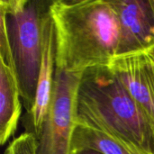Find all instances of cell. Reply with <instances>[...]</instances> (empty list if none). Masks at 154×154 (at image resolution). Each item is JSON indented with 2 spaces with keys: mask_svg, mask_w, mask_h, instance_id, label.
<instances>
[{
  "mask_svg": "<svg viewBox=\"0 0 154 154\" xmlns=\"http://www.w3.org/2000/svg\"><path fill=\"white\" fill-rule=\"evenodd\" d=\"M56 35V69L83 72L108 66L117 56L119 25L109 0L51 1Z\"/></svg>",
  "mask_w": 154,
  "mask_h": 154,
  "instance_id": "1",
  "label": "cell"
},
{
  "mask_svg": "<svg viewBox=\"0 0 154 154\" xmlns=\"http://www.w3.org/2000/svg\"><path fill=\"white\" fill-rule=\"evenodd\" d=\"M77 125L118 137L151 152L154 122L108 66L82 72L76 100Z\"/></svg>",
  "mask_w": 154,
  "mask_h": 154,
  "instance_id": "2",
  "label": "cell"
},
{
  "mask_svg": "<svg viewBox=\"0 0 154 154\" xmlns=\"http://www.w3.org/2000/svg\"><path fill=\"white\" fill-rule=\"evenodd\" d=\"M51 1L0 0V21L10 46L14 71L29 113L35 101L43 52V25Z\"/></svg>",
  "mask_w": 154,
  "mask_h": 154,
  "instance_id": "3",
  "label": "cell"
},
{
  "mask_svg": "<svg viewBox=\"0 0 154 154\" xmlns=\"http://www.w3.org/2000/svg\"><path fill=\"white\" fill-rule=\"evenodd\" d=\"M82 72L56 69L51 101L41 133L36 138L37 154H71L77 126L76 100Z\"/></svg>",
  "mask_w": 154,
  "mask_h": 154,
  "instance_id": "4",
  "label": "cell"
},
{
  "mask_svg": "<svg viewBox=\"0 0 154 154\" xmlns=\"http://www.w3.org/2000/svg\"><path fill=\"white\" fill-rule=\"evenodd\" d=\"M118 19L117 56L149 52L154 48V7L152 0L111 1Z\"/></svg>",
  "mask_w": 154,
  "mask_h": 154,
  "instance_id": "5",
  "label": "cell"
},
{
  "mask_svg": "<svg viewBox=\"0 0 154 154\" xmlns=\"http://www.w3.org/2000/svg\"><path fill=\"white\" fill-rule=\"evenodd\" d=\"M109 69L142 110L154 122V60L149 53L115 57Z\"/></svg>",
  "mask_w": 154,
  "mask_h": 154,
  "instance_id": "6",
  "label": "cell"
},
{
  "mask_svg": "<svg viewBox=\"0 0 154 154\" xmlns=\"http://www.w3.org/2000/svg\"><path fill=\"white\" fill-rule=\"evenodd\" d=\"M51 6V5H50ZM56 72V35L51 10L45 17L43 25V52L34 105L25 116L26 132L37 138L51 101Z\"/></svg>",
  "mask_w": 154,
  "mask_h": 154,
  "instance_id": "7",
  "label": "cell"
},
{
  "mask_svg": "<svg viewBox=\"0 0 154 154\" xmlns=\"http://www.w3.org/2000/svg\"><path fill=\"white\" fill-rule=\"evenodd\" d=\"M21 93L14 71L0 60V143L14 134L22 112Z\"/></svg>",
  "mask_w": 154,
  "mask_h": 154,
  "instance_id": "8",
  "label": "cell"
},
{
  "mask_svg": "<svg viewBox=\"0 0 154 154\" xmlns=\"http://www.w3.org/2000/svg\"><path fill=\"white\" fill-rule=\"evenodd\" d=\"M88 148L105 154H152L118 137L77 125L72 139V150Z\"/></svg>",
  "mask_w": 154,
  "mask_h": 154,
  "instance_id": "9",
  "label": "cell"
},
{
  "mask_svg": "<svg viewBox=\"0 0 154 154\" xmlns=\"http://www.w3.org/2000/svg\"><path fill=\"white\" fill-rule=\"evenodd\" d=\"M5 154H37L36 137L28 132L22 134L10 143Z\"/></svg>",
  "mask_w": 154,
  "mask_h": 154,
  "instance_id": "10",
  "label": "cell"
},
{
  "mask_svg": "<svg viewBox=\"0 0 154 154\" xmlns=\"http://www.w3.org/2000/svg\"><path fill=\"white\" fill-rule=\"evenodd\" d=\"M71 154H105L99 151L94 150V149H88V148H82V149H77L72 150Z\"/></svg>",
  "mask_w": 154,
  "mask_h": 154,
  "instance_id": "11",
  "label": "cell"
},
{
  "mask_svg": "<svg viewBox=\"0 0 154 154\" xmlns=\"http://www.w3.org/2000/svg\"><path fill=\"white\" fill-rule=\"evenodd\" d=\"M148 53L150 54V56H151V57H152V59L154 60V48L152 49V51H150Z\"/></svg>",
  "mask_w": 154,
  "mask_h": 154,
  "instance_id": "12",
  "label": "cell"
},
{
  "mask_svg": "<svg viewBox=\"0 0 154 154\" xmlns=\"http://www.w3.org/2000/svg\"><path fill=\"white\" fill-rule=\"evenodd\" d=\"M151 153L154 154V140L152 142V148H151Z\"/></svg>",
  "mask_w": 154,
  "mask_h": 154,
  "instance_id": "13",
  "label": "cell"
},
{
  "mask_svg": "<svg viewBox=\"0 0 154 154\" xmlns=\"http://www.w3.org/2000/svg\"><path fill=\"white\" fill-rule=\"evenodd\" d=\"M152 5H153V7H154V0H152Z\"/></svg>",
  "mask_w": 154,
  "mask_h": 154,
  "instance_id": "14",
  "label": "cell"
}]
</instances>
